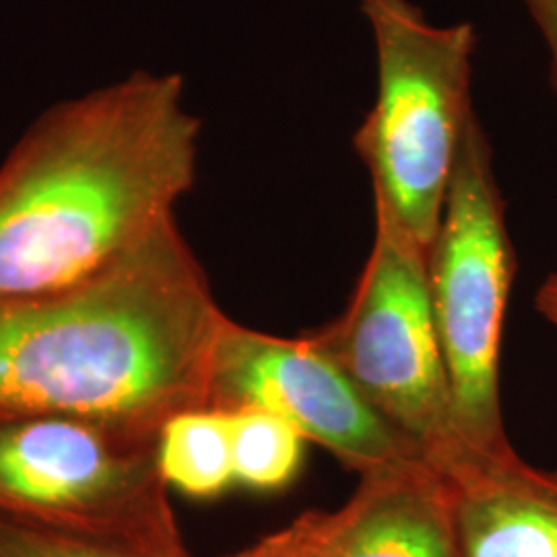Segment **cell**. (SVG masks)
<instances>
[{
  "mask_svg": "<svg viewBox=\"0 0 557 557\" xmlns=\"http://www.w3.org/2000/svg\"><path fill=\"white\" fill-rule=\"evenodd\" d=\"M535 304L541 317L557 326V273L547 277V281L541 285Z\"/></svg>",
  "mask_w": 557,
  "mask_h": 557,
  "instance_id": "15",
  "label": "cell"
},
{
  "mask_svg": "<svg viewBox=\"0 0 557 557\" xmlns=\"http://www.w3.org/2000/svg\"><path fill=\"white\" fill-rule=\"evenodd\" d=\"M0 557H193L176 518L139 529H87L0 506Z\"/></svg>",
  "mask_w": 557,
  "mask_h": 557,
  "instance_id": "10",
  "label": "cell"
},
{
  "mask_svg": "<svg viewBox=\"0 0 557 557\" xmlns=\"http://www.w3.org/2000/svg\"><path fill=\"white\" fill-rule=\"evenodd\" d=\"M549 54V79L557 94V0H522Z\"/></svg>",
  "mask_w": 557,
  "mask_h": 557,
  "instance_id": "13",
  "label": "cell"
},
{
  "mask_svg": "<svg viewBox=\"0 0 557 557\" xmlns=\"http://www.w3.org/2000/svg\"><path fill=\"white\" fill-rule=\"evenodd\" d=\"M160 436L62 416H0V506L87 529L174 517Z\"/></svg>",
  "mask_w": 557,
  "mask_h": 557,
  "instance_id": "6",
  "label": "cell"
},
{
  "mask_svg": "<svg viewBox=\"0 0 557 557\" xmlns=\"http://www.w3.org/2000/svg\"><path fill=\"white\" fill-rule=\"evenodd\" d=\"M199 139L176 73L137 71L44 112L0 165V298L89 277L176 220Z\"/></svg>",
  "mask_w": 557,
  "mask_h": 557,
  "instance_id": "2",
  "label": "cell"
},
{
  "mask_svg": "<svg viewBox=\"0 0 557 557\" xmlns=\"http://www.w3.org/2000/svg\"><path fill=\"white\" fill-rule=\"evenodd\" d=\"M207 409L271 413L359 475L413 460L428 462L306 335L273 337L230 317L211 356Z\"/></svg>",
  "mask_w": 557,
  "mask_h": 557,
  "instance_id": "7",
  "label": "cell"
},
{
  "mask_svg": "<svg viewBox=\"0 0 557 557\" xmlns=\"http://www.w3.org/2000/svg\"><path fill=\"white\" fill-rule=\"evenodd\" d=\"M225 319L178 221H168L89 277L0 298V416L160 436L170 419L207 409Z\"/></svg>",
  "mask_w": 557,
  "mask_h": 557,
  "instance_id": "1",
  "label": "cell"
},
{
  "mask_svg": "<svg viewBox=\"0 0 557 557\" xmlns=\"http://www.w3.org/2000/svg\"><path fill=\"white\" fill-rule=\"evenodd\" d=\"M158 462L168 487L190 498H218L236 483L230 416L195 409L170 419L161 428Z\"/></svg>",
  "mask_w": 557,
  "mask_h": 557,
  "instance_id": "11",
  "label": "cell"
},
{
  "mask_svg": "<svg viewBox=\"0 0 557 557\" xmlns=\"http://www.w3.org/2000/svg\"><path fill=\"white\" fill-rule=\"evenodd\" d=\"M448 481L457 557H557V471L473 458Z\"/></svg>",
  "mask_w": 557,
  "mask_h": 557,
  "instance_id": "9",
  "label": "cell"
},
{
  "mask_svg": "<svg viewBox=\"0 0 557 557\" xmlns=\"http://www.w3.org/2000/svg\"><path fill=\"white\" fill-rule=\"evenodd\" d=\"M376 50V100L354 147L374 205L430 250L455 174L471 103L475 27L436 25L411 0H359Z\"/></svg>",
  "mask_w": 557,
  "mask_h": 557,
  "instance_id": "3",
  "label": "cell"
},
{
  "mask_svg": "<svg viewBox=\"0 0 557 557\" xmlns=\"http://www.w3.org/2000/svg\"><path fill=\"white\" fill-rule=\"evenodd\" d=\"M425 264L428 250L376 207L372 252L347 308L306 337L448 478L483 457L458 438Z\"/></svg>",
  "mask_w": 557,
  "mask_h": 557,
  "instance_id": "5",
  "label": "cell"
},
{
  "mask_svg": "<svg viewBox=\"0 0 557 557\" xmlns=\"http://www.w3.org/2000/svg\"><path fill=\"white\" fill-rule=\"evenodd\" d=\"M337 510L287 529L304 557H457L453 483L425 460L359 475Z\"/></svg>",
  "mask_w": 557,
  "mask_h": 557,
  "instance_id": "8",
  "label": "cell"
},
{
  "mask_svg": "<svg viewBox=\"0 0 557 557\" xmlns=\"http://www.w3.org/2000/svg\"><path fill=\"white\" fill-rule=\"evenodd\" d=\"M425 271L458 438L478 457H515L502 418L499 356L517 255L478 112L465 133Z\"/></svg>",
  "mask_w": 557,
  "mask_h": 557,
  "instance_id": "4",
  "label": "cell"
},
{
  "mask_svg": "<svg viewBox=\"0 0 557 557\" xmlns=\"http://www.w3.org/2000/svg\"><path fill=\"white\" fill-rule=\"evenodd\" d=\"M232 450L236 483L259 492L289 485L304 460V436L287 421L264 411H232Z\"/></svg>",
  "mask_w": 557,
  "mask_h": 557,
  "instance_id": "12",
  "label": "cell"
},
{
  "mask_svg": "<svg viewBox=\"0 0 557 557\" xmlns=\"http://www.w3.org/2000/svg\"><path fill=\"white\" fill-rule=\"evenodd\" d=\"M225 557H304L299 554L298 545L292 537L289 529H281L277 533H271L267 537L259 539L246 549H239L236 554Z\"/></svg>",
  "mask_w": 557,
  "mask_h": 557,
  "instance_id": "14",
  "label": "cell"
}]
</instances>
